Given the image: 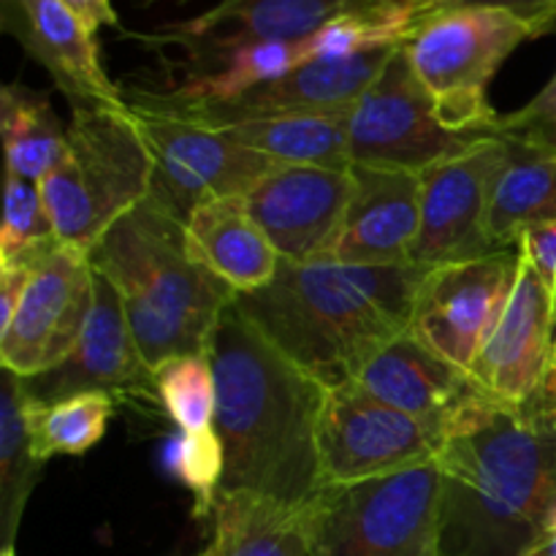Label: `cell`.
<instances>
[{
	"mask_svg": "<svg viewBox=\"0 0 556 556\" xmlns=\"http://www.w3.org/2000/svg\"><path fill=\"white\" fill-rule=\"evenodd\" d=\"M443 440L418 418L386 405L356 383L326 391L318 424L324 483H358L427 465Z\"/></svg>",
	"mask_w": 556,
	"mask_h": 556,
	"instance_id": "11",
	"label": "cell"
},
{
	"mask_svg": "<svg viewBox=\"0 0 556 556\" xmlns=\"http://www.w3.org/2000/svg\"><path fill=\"white\" fill-rule=\"evenodd\" d=\"M421 266H358L334 258L280 261L239 309L326 389L356 378L375 351L410 329Z\"/></svg>",
	"mask_w": 556,
	"mask_h": 556,
	"instance_id": "3",
	"label": "cell"
},
{
	"mask_svg": "<svg viewBox=\"0 0 556 556\" xmlns=\"http://www.w3.org/2000/svg\"><path fill=\"white\" fill-rule=\"evenodd\" d=\"M199 556H220V546H217V541H215V538H212V541H210V546H206L204 552H201Z\"/></svg>",
	"mask_w": 556,
	"mask_h": 556,
	"instance_id": "38",
	"label": "cell"
},
{
	"mask_svg": "<svg viewBox=\"0 0 556 556\" xmlns=\"http://www.w3.org/2000/svg\"><path fill=\"white\" fill-rule=\"evenodd\" d=\"M353 195L326 258L358 266H416L421 179L396 168L351 166Z\"/></svg>",
	"mask_w": 556,
	"mask_h": 556,
	"instance_id": "20",
	"label": "cell"
},
{
	"mask_svg": "<svg viewBox=\"0 0 556 556\" xmlns=\"http://www.w3.org/2000/svg\"><path fill=\"white\" fill-rule=\"evenodd\" d=\"M96 271L85 250L60 242L30 264L14 318L0 331V367L38 378L74 353L92 307Z\"/></svg>",
	"mask_w": 556,
	"mask_h": 556,
	"instance_id": "10",
	"label": "cell"
},
{
	"mask_svg": "<svg viewBox=\"0 0 556 556\" xmlns=\"http://www.w3.org/2000/svg\"><path fill=\"white\" fill-rule=\"evenodd\" d=\"M353 195L351 168L277 163L244 193L250 215L280 258H326Z\"/></svg>",
	"mask_w": 556,
	"mask_h": 556,
	"instance_id": "17",
	"label": "cell"
},
{
	"mask_svg": "<svg viewBox=\"0 0 556 556\" xmlns=\"http://www.w3.org/2000/svg\"><path fill=\"white\" fill-rule=\"evenodd\" d=\"M60 3L68 5L92 33H98L101 27L119 25L117 9H114L112 0H60Z\"/></svg>",
	"mask_w": 556,
	"mask_h": 556,
	"instance_id": "35",
	"label": "cell"
},
{
	"mask_svg": "<svg viewBox=\"0 0 556 556\" xmlns=\"http://www.w3.org/2000/svg\"><path fill=\"white\" fill-rule=\"evenodd\" d=\"M0 556H14V548H0Z\"/></svg>",
	"mask_w": 556,
	"mask_h": 556,
	"instance_id": "39",
	"label": "cell"
},
{
	"mask_svg": "<svg viewBox=\"0 0 556 556\" xmlns=\"http://www.w3.org/2000/svg\"><path fill=\"white\" fill-rule=\"evenodd\" d=\"M38 188L60 242L90 253L152 190L150 147L128 101L71 109L63 155Z\"/></svg>",
	"mask_w": 556,
	"mask_h": 556,
	"instance_id": "5",
	"label": "cell"
},
{
	"mask_svg": "<svg viewBox=\"0 0 556 556\" xmlns=\"http://www.w3.org/2000/svg\"><path fill=\"white\" fill-rule=\"evenodd\" d=\"M0 25L79 106H125V92L109 79L96 33L60 0H0Z\"/></svg>",
	"mask_w": 556,
	"mask_h": 556,
	"instance_id": "19",
	"label": "cell"
},
{
	"mask_svg": "<svg viewBox=\"0 0 556 556\" xmlns=\"http://www.w3.org/2000/svg\"><path fill=\"white\" fill-rule=\"evenodd\" d=\"M470 3H483V5H503V9L514 11L521 20L530 22L538 30V36H546V33H556V0H454L451 5H470ZM448 9V5H445Z\"/></svg>",
	"mask_w": 556,
	"mask_h": 556,
	"instance_id": "33",
	"label": "cell"
},
{
	"mask_svg": "<svg viewBox=\"0 0 556 556\" xmlns=\"http://www.w3.org/2000/svg\"><path fill=\"white\" fill-rule=\"evenodd\" d=\"M155 383L163 413L177 424L179 432L215 429L217 389L210 353L174 356L157 364Z\"/></svg>",
	"mask_w": 556,
	"mask_h": 556,
	"instance_id": "28",
	"label": "cell"
},
{
	"mask_svg": "<svg viewBox=\"0 0 556 556\" xmlns=\"http://www.w3.org/2000/svg\"><path fill=\"white\" fill-rule=\"evenodd\" d=\"M106 277L152 369L174 356L210 353L212 334L237 293L190 255L185 220L147 195L87 253Z\"/></svg>",
	"mask_w": 556,
	"mask_h": 556,
	"instance_id": "4",
	"label": "cell"
},
{
	"mask_svg": "<svg viewBox=\"0 0 556 556\" xmlns=\"http://www.w3.org/2000/svg\"><path fill=\"white\" fill-rule=\"evenodd\" d=\"M22 383L27 394L43 405L85 391H101L114 396L117 405H134L147 413L163 410L155 369L141 356L139 342L123 309V299L117 288L98 271L90 315L74 353L49 372Z\"/></svg>",
	"mask_w": 556,
	"mask_h": 556,
	"instance_id": "14",
	"label": "cell"
},
{
	"mask_svg": "<svg viewBox=\"0 0 556 556\" xmlns=\"http://www.w3.org/2000/svg\"><path fill=\"white\" fill-rule=\"evenodd\" d=\"M516 271L519 248L427 269L413 304V334L472 375L483 345L503 318Z\"/></svg>",
	"mask_w": 556,
	"mask_h": 556,
	"instance_id": "12",
	"label": "cell"
},
{
	"mask_svg": "<svg viewBox=\"0 0 556 556\" xmlns=\"http://www.w3.org/2000/svg\"><path fill=\"white\" fill-rule=\"evenodd\" d=\"M150 3L188 5L193 0H150ZM416 5L424 16V0H215L190 20L139 36L147 47L166 43H206L228 47L248 41H302L329 22L364 11Z\"/></svg>",
	"mask_w": 556,
	"mask_h": 556,
	"instance_id": "18",
	"label": "cell"
},
{
	"mask_svg": "<svg viewBox=\"0 0 556 556\" xmlns=\"http://www.w3.org/2000/svg\"><path fill=\"white\" fill-rule=\"evenodd\" d=\"M60 117L47 92L30 90L22 81H11L0 90V136L5 150V172L38 182L65 147Z\"/></svg>",
	"mask_w": 556,
	"mask_h": 556,
	"instance_id": "26",
	"label": "cell"
},
{
	"mask_svg": "<svg viewBox=\"0 0 556 556\" xmlns=\"http://www.w3.org/2000/svg\"><path fill=\"white\" fill-rule=\"evenodd\" d=\"M152 155V199L188 220L190 212L217 195H244L277 166L204 123L128 101Z\"/></svg>",
	"mask_w": 556,
	"mask_h": 556,
	"instance_id": "9",
	"label": "cell"
},
{
	"mask_svg": "<svg viewBox=\"0 0 556 556\" xmlns=\"http://www.w3.org/2000/svg\"><path fill=\"white\" fill-rule=\"evenodd\" d=\"M185 239L190 255L237 296L269 286L282 261L244 195H217L195 206L185 220Z\"/></svg>",
	"mask_w": 556,
	"mask_h": 556,
	"instance_id": "21",
	"label": "cell"
},
{
	"mask_svg": "<svg viewBox=\"0 0 556 556\" xmlns=\"http://www.w3.org/2000/svg\"><path fill=\"white\" fill-rule=\"evenodd\" d=\"M60 244L38 182L5 172L0 266H30Z\"/></svg>",
	"mask_w": 556,
	"mask_h": 556,
	"instance_id": "29",
	"label": "cell"
},
{
	"mask_svg": "<svg viewBox=\"0 0 556 556\" xmlns=\"http://www.w3.org/2000/svg\"><path fill=\"white\" fill-rule=\"evenodd\" d=\"M391 52L394 47L348 60H315L223 101H174L150 87H130L125 92V101L150 103V106L182 114L210 128H228V125L280 117V114L342 112V109H351L358 96L372 85Z\"/></svg>",
	"mask_w": 556,
	"mask_h": 556,
	"instance_id": "15",
	"label": "cell"
},
{
	"mask_svg": "<svg viewBox=\"0 0 556 556\" xmlns=\"http://www.w3.org/2000/svg\"><path fill=\"white\" fill-rule=\"evenodd\" d=\"M454 0H424V14H429V11H438V9H445V5H451Z\"/></svg>",
	"mask_w": 556,
	"mask_h": 556,
	"instance_id": "37",
	"label": "cell"
},
{
	"mask_svg": "<svg viewBox=\"0 0 556 556\" xmlns=\"http://www.w3.org/2000/svg\"><path fill=\"white\" fill-rule=\"evenodd\" d=\"M530 556H556V514H554L552 525H548L546 535H543V541L538 543L535 552H532Z\"/></svg>",
	"mask_w": 556,
	"mask_h": 556,
	"instance_id": "36",
	"label": "cell"
},
{
	"mask_svg": "<svg viewBox=\"0 0 556 556\" xmlns=\"http://www.w3.org/2000/svg\"><path fill=\"white\" fill-rule=\"evenodd\" d=\"M27 275H30V266H0V331L14 318Z\"/></svg>",
	"mask_w": 556,
	"mask_h": 556,
	"instance_id": "34",
	"label": "cell"
},
{
	"mask_svg": "<svg viewBox=\"0 0 556 556\" xmlns=\"http://www.w3.org/2000/svg\"><path fill=\"white\" fill-rule=\"evenodd\" d=\"M226 472L220 497L250 494L307 510L324 492L318 424L326 386L293 364L237 304L210 342Z\"/></svg>",
	"mask_w": 556,
	"mask_h": 556,
	"instance_id": "1",
	"label": "cell"
},
{
	"mask_svg": "<svg viewBox=\"0 0 556 556\" xmlns=\"http://www.w3.org/2000/svg\"><path fill=\"white\" fill-rule=\"evenodd\" d=\"M351 109L315 114H280L217 128L237 144L275 163L320 168H351Z\"/></svg>",
	"mask_w": 556,
	"mask_h": 556,
	"instance_id": "22",
	"label": "cell"
},
{
	"mask_svg": "<svg viewBox=\"0 0 556 556\" xmlns=\"http://www.w3.org/2000/svg\"><path fill=\"white\" fill-rule=\"evenodd\" d=\"M556 223V152L510 144L489 212L494 248H516L532 226Z\"/></svg>",
	"mask_w": 556,
	"mask_h": 556,
	"instance_id": "23",
	"label": "cell"
},
{
	"mask_svg": "<svg viewBox=\"0 0 556 556\" xmlns=\"http://www.w3.org/2000/svg\"><path fill=\"white\" fill-rule=\"evenodd\" d=\"M505 161L508 141L489 136L418 174L421 228L413 264L434 269L497 253L489 237V212Z\"/></svg>",
	"mask_w": 556,
	"mask_h": 556,
	"instance_id": "13",
	"label": "cell"
},
{
	"mask_svg": "<svg viewBox=\"0 0 556 556\" xmlns=\"http://www.w3.org/2000/svg\"><path fill=\"white\" fill-rule=\"evenodd\" d=\"M497 136L510 144L556 152V71L548 85L527 106L500 114Z\"/></svg>",
	"mask_w": 556,
	"mask_h": 556,
	"instance_id": "31",
	"label": "cell"
},
{
	"mask_svg": "<svg viewBox=\"0 0 556 556\" xmlns=\"http://www.w3.org/2000/svg\"><path fill=\"white\" fill-rule=\"evenodd\" d=\"M168 467L193 492L195 516L206 519V516L215 514V505L220 500L223 472H226L220 434L215 429L179 432V438L168 448Z\"/></svg>",
	"mask_w": 556,
	"mask_h": 556,
	"instance_id": "30",
	"label": "cell"
},
{
	"mask_svg": "<svg viewBox=\"0 0 556 556\" xmlns=\"http://www.w3.org/2000/svg\"><path fill=\"white\" fill-rule=\"evenodd\" d=\"M440 556H530L556 514V424L489 402L434 456Z\"/></svg>",
	"mask_w": 556,
	"mask_h": 556,
	"instance_id": "2",
	"label": "cell"
},
{
	"mask_svg": "<svg viewBox=\"0 0 556 556\" xmlns=\"http://www.w3.org/2000/svg\"><path fill=\"white\" fill-rule=\"evenodd\" d=\"M114 407L117 400L101 391H85L49 405L30 396V429L38 456L49 462L52 456L87 454L106 434Z\"/></svg>",
	"mask_w": 556,
	"mask_h": 556,
	"instance_id": "27",
	"label": "cell"
},
{
	"mask_svg": "<svg viewBox=\"0 0 556 556\" xmlns=\"http://www.w3.org/2000/svg\"><path fill=\"white\" fill-rule=\"evenodd\" d=\"M351 383L427 424L440 440L494 402L470 372L432 351L413 329L375 351Z\"/></svg>",
	"mask_w": 556,
	"mask_h": 556,
	"instance_id": "16",
	"label": "cell"
},
{
	"mask_svg": "<svg viewBox=\"0 0 556 556\" xmlns=\"http://www.w3.org/2000/svg\"><path fill=\"white\" fill-rule=\"evenodd\" d=\"M212 521L220 556H309L307 510L233 494L217 500Z\"/></svg>",
	"mask_w": 556,
	"mask_h": 556,
	"instance_id": "25",
	"label": "cell"
},
{
	"mask_svg": "<svg viewBox=\"0 0 556 556\" xmlns=\"http://www.w3.org/2000/svg\"><path fill=\"white\" fill-rule=\"evenodd\" d=\"M519 253L532 264V269L541 275L543 286L548 288L556 313V223L527 228L516 242Z\"/></svg>",
	"mask_w": 556,
	"mask_h": 556,
	"instance_id": "32",
	"label": "cell"
},
{
	"mask_svg": "<svg viewBox=\"0 0 556 556\" xmlns=\"http://www.w3.org/2000/svg\"><path fill=\"white\" fill-rule=\"evenodd\" d=\"M532 38L535 27L514 11L470 3L424 14L402 47L443 125L459 134L497 136L500 114L489 101V85L500 65Z\"/></svg>",
	"mask_w": 556,
	"mask_h": 556,
	"instance_id": "6",
	"label": "cell"
},
{
	"mask_svg": "<svg viewBox=\"0 0 556 556\" xmlns=\"http://www.w3.org/2000/svg\"><path fill=\"white\" fill-rule=\"evenodd\" d=\"M47 462L38 456L30 429V396L20 375L3 369L0 386V541L16 546L27 500L38 486Z\"/></svg>",
	"mask_w": 556,
	"mask_h": 556,
	"instance_id": "24",
	"label": "cell"
},
{
	"mask_svg": "<svg viewBox=\"0 0 556 556\" xmlns=\"http://www.w3.org/2000/svg\"><path fill=\"white\" fill-rule=\"evenodd\" d=\"M438 462L326 483L307 508L309 556H440Z\"/></svg>",
	"mask_w": 556,
	"mask_h": 556,
	"instance_id": "7",
	"label": "cell"
},
{
	"mask_svg": "<svg viewBox=\"0 0 556 556\" xmlns=\"http://www.w3.org/2000/svg\"><path fill=\"white\" fill-rule=\"evenodd\" d=\"M351 166L396 168L421 174L429 166L459 155L476 141L451 130L407 60L405 47H394L372 85L351 106Z\"/></svg>",
	"mask_w": 556,
	"mask_h": 556,
	"instance_id": "8",
	"label": "cell"
}]
</instances>
